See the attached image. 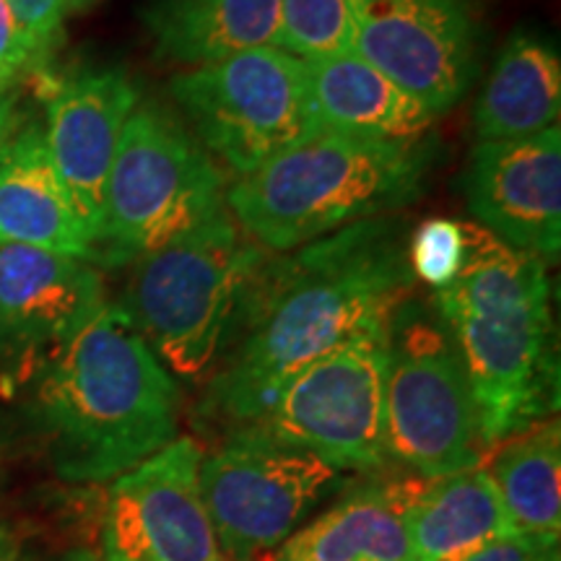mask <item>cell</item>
Returning <instances> with one entry per match:
<instances>
[{"mask_svg": "<svg viewBox=\"0 0 561 561\" xmlns=\"http://www.w3.org/2000/svg\"><path fill=\"white\" fill-rule=\"evenodd\" d=\"M409 240V224L390 214L289 252L263 250L242 280L203 413L248 426L301 369L382 325L416 284Z\"/></svg>", "mask_w": 561, "mask_h": 561, "instance_id": "6da1fadb", "label": "cell"}, {"mask_svg": "<svg viewBox=\"0 0 561 561\" xmlns=\"http://www.w3.org/2000/svg\"><path fill=\"white\" fill-rule=\"evenodd\" d=\"M32 377V426L60 479L115 481L178 439V380L117 305H104Z\"/></svg>", "mask_w": 561, "mask_h": 561, "instance_id": "7a4b0ae2", "label": "cell"}, {"mask_svg": "<svg viewBox=\"0 0 561 561\" xmlns=\"http://www.w3.org/2000/svg\"><path fill=\"white\" fill-rule=\"evenodd\" d=\"M462 231V268L432 301L466 362L491 453L557 405L551 280L543 261L479 224Z\"/></svg>", "mask_w": 561, "mask_h": 561, "instance_id": "3957f363", "label": "cell"}, {"mask_svg": "<svg viewBox=\"0 0 561 561\" xmlns=\"http://www.w3.org/2000/svg\"><path fill=\"white\" fill-rule=\"evenodd\" d=\"M437 164L432 138L377 140L314 130L248 178L224 206L265 252H289L421 198Z\"/></svg>", "mask_w": 561, "mask_h": 561, "instance_id": "277c9868", "label": "cell"}, {"mask_svg": "<svg viewBox=\"0 0 561 561\" xmlns=\"http://www.w3.org/2000/svg\"><path fill=\"white\" fill-rule=\"evenodd\" d=\"M261 252L224 206L138 257L117 307L167 369L195 380L221 354L242 280Z\"/></svg>", "mask_w": 561, "mask_h": 561, "instance_id": "5b68a950", "label": "cell"}, {"mask_svg": "<svg viewBox=\"0 0 561 561\" xmlns=\"http://www.w3.org/2000/svg\"><path fill=\"white\" fill-rule=\"evenodd\" d=\"M385 442L421 479L486 462L471 377L432 299L405 297L385 320Z\"/></svg>", "mask_w": 561, "mask_h": 561, "instance_id": "8992f818", "label": "cell"}, {"mask_svg": "<svg viewBox=\"0 0 561 561\" xmlns=\"http://www.w3.org/2000/svg\"><path fill=\"white\" fill-rule=\"evenodd\" d=\"M227 178L178 112L146 100L117 140L94 263L133 265L224 208Z\"/></svg>", "mask_w": 561, "mask_h": 561, "instance_id": "52a82bcc", "label": "cell"}, {"mask_svg": "<svg viewBox=\"0 0 561 561\" xmlns=\"http://www.w3.org/2000/svg\"><path fill=\"white\" fill-rule=\"evenodd\" d=\"M182 123L224 178H248L318 128L305 60L257 47L170 81Z\"/></svg>", "mask_w": 561, "mask_h": 561, "instance_id": "ba28073f", "label": "cell"}, {"mask_svg": "<svg viewBox=\"0 0 561 561\" xmlns=\"http://www.w3.org/2000/svg\"><path fill=\"white\" fill-rule=\"evenodd\" d=\"M248 426L318 455L335 471H380L390 460L385 442V322L301 369L280 388L271 409Z\"/></svg>", "mask_w": 561, "mask_h": 561, "instance_id": "9c48e42d", "label": "cell"}, {"mask_svg": "<svg viewBox=\"0 0 561 561\" xmlns=\"http://www.w3.org/2000/svg\"><path fill=\"white\" fill-rule=\"evenodd\" d=\"M339 473L318 455L234 430L201 458V496L216 541L231 561H261L299 530Z\"/></svg>", "mask_w": 561, "mask_h": 561, "instance_id": "30bf717a", "label": "cell"}, {"mask_svg": "<svg viewBox=\"0 0 561 561\" xmlns=\"http://www.w3.org/2000/svg\"><path fill=\"white\" fill-rule=\"evenodd\" d=\"M351 53L439 117L479 76L481 13L473 0H359Z\"/></svg>", "mask_w": 561, "mask_h": 561, "instance_id": "8fae6325", "label": "cell"}, {"mask_svg": "<svg viewBox=\"0 0 561 561\" xmlns=\"http://www.w3.org/2000/svg\"><path fill=\"white\" fill-rule=\"evenodd\" d=\"M201 447L178 437L112 481L104 561H224L201 496Z\"/></svg>", "mask_w": 561, "mask_h": 561, "instance_id": "7c38bea8", "label": "cell"}, {"mask_svg": "<svg viewBox=\"0 0 561 561\" xmlns=\"http://www.w3.org/2000/svg\"><path fill=\"white\" fill-rule=\"evenodd\" d=\"M104 301L100 271L81 257L0 244V369L26 380Z\"/></svg>", "mask_w": 561, "mask_h": 561, "instance_id": "4fadbf2b", "label": "cell"}, {"mask_svg": "<svg viewBox=\"0 0 561 561\" xmlns=\"http://www.w3.org/2000/svg\"><path fill=\"white\" fill-rule=\"evenodd\" d=\"M471 214L496 240L551 263L561 250V130L486 140L466 172Z\"/></svg>", "mask_w": 561, "mask_h": 561, "instance_id": "5bb4252c", "label": "cell"}, {"mask_svg": "<svg viewBox=\"0 0 561 561\" xmlns=\"http://www.w3.org/2000/svg\"><path fill=\"white\" fill-rule=\"evenodd\" d=\"M138 102L136 79L117 66L79 70L47 89V151L94 248L117 140Z\"/></svg>", "mask_w": 561, "mask_h": 561, "instance_id": "9a60e30c", "label": "cell"}, {"mask_svg": "<svg viewBox=\"0 0 561 561\" xmlns=\"http://www.w3.org/2000/svg\"><path fill=\"white\" fill-rule=\"evenodd\" d=\"M430 479L371 476L278 546L273 561H416L409 515Z\"/></svg>", "mask_w": 561, "mask_h": 561, "instance_id": "2e32d148", "label": "cell"}, {"mask_svg": "<svg viewBox=\"0 0 561 561\" xmlns=\"http://www.w3.org/2000/svg\"><path fill=\"white\" fill-rule=\"evenodd\" d=\"M0 244L94 263V244L60 185L39 123L21 125L0 140Z\"/></svg>", "mask_w": 561, "mask_h": 561, "instance_id": "e0dca14e", "label": "cell"}, {"mask_svg": "<svg viewBox=\"0 0 561 561\" xmlns=\"http://www.w3.org/2000/svg\"><path fill=\"white\" fill-rule=\"evenodd\" d=\"M280 0H149L140 24L153 58L203 68L257 47H276Z\"/></svg>", "mask_w": 561, "mask_h": 561, "instance_id": "ac0fdd59", "label": "cell"}, {"mask_svg": "<svg viewBox=\"0 0 561 561\" xmlns=\"http://www.w3.org/2000/svg\"><path fill=\"white\" fill-rule=\"evenodd\" d=\"M320 130L377 140H416L437 117L354 53L305 60Z\"/></svg>", "mask_w": 561, "mask_h": 561, "instance_id": "d6986e66", "label": "cell"}, {"mask_svg": "<svg viewBox=\"0 0 561 561\" xmlns=\"http://www.w3.org/2000/svg\"><path fill=\"white\" fill-rule=\"evenodd\" d=\"M561 60L549 42L517 32L496 55L479 102L473 128L479 144L536 136L559 125Z\"/></svg>", "mask_w": 561, "mask_h": 561, "instance_id": "ffe728a7", "label": "cell"}, {"mask_svg": "<svg viewBox=\"0 0 561 561\" xmlns=\"http://www.w3.org/2000/svg\"><path fill=\"white\" fill-rule=\"evenodd\" d=\"M416 561H466L517 533L483 466L430 479L409 515Z\"/></svg>", "mask_w": 561, "mask_h": 561, "instance_id": "44dd1931", "label": "cell"}, {"mask_svg": "<svg viewBox=\"0 0 561 561\" xmlns=\"http://www.w3.org/2000/svg\"><path fill=\"white\" fill-rule=\"evenodd\" d=\"M512 528L559 541L561 536V434L559 421L546 419L502 439L483 462Z\"/></svg>", "mask_w": 561, "mask_h": 561, "instance_id": "7402d4cb", "label": "cell"}, {"mask_svg": "<svg viewBox=\"0 0 561 561\" xmlns=\"http://www.w3.org/2000/svg\"><path fill=\"white\" fill-rule=\"evenodd\" d=\"M359 0H280L278 50L299 60L348 53Z\"/></svg>", "mask_w": 561, "mask_h": 561, "instance_id": "603a6c76", "label": "cell"}, {"mask_svg": "<svg viewBox=\"0 0 561 561\" xmlns=\"http://www.w3.org/2000/svg\"><path fill=\"white\" fill-rule=\"evenodd\" d=\"M466 257V231L462 221L430 219L409 240V263L413 276L432 286L434 291L445 289L458 276Z\"/></svg>", "mask_w": 561, "mask_h": 561, "instance_id": "cb8c5ba5", "label": "cell"}, {"mask_svg": "<svg viewBox=\"0 0 561 561\" xmlns=\"http://www.w3.org/2000/svg\"><path fill=\"white\" fill-rule=\"evenodd\" d=\"M16 21L21 37L32 53L34 68H42L53 58L62 39L66 0H5Z\"/></svg>", "mask_w": 561, "mask_h": 561, "instance_id": "d4e9b609", "label": "cell"}, {"mask_svg": "<svg viewBox=\"0 0 561 561\" xmlns=\"http://www.w3.org/2000/svg\"><path fill=\"white\" fill-rule=\"evenodd\" d=\"M466 561H559V541L528 536V533H510Z\"/></svg>", "mask_w": 561, "mask_h": 561, "instance_id": "484cf974", "label": "cell"}, {"mask_svg": "<svg viewBox=\"0 0 561 561\" xmlns=\"http://www.w3.org/2000/svg\"><path fill=\"white\" fill-rule=\"evenodd\" d=\"M32 53L26 39L21 37L16 21L5 0H0V89L11 87L21 70H32Z\"/></svg>", "mask_w": 561, "mask_h": 561, "instance_id": "4316f807", "label": "cell"}, {"mask_svg": "<svg viewBox=\"0 0 561 561\" xmlns=\"http://www.w3.org/2000/svg\"><path fill=\"white\" fill-rule=\"evenodd\" d=\"M19 128V112L16 96L9 89H0V140L9 138Z\"/></svg>", "mask_w": 561, "mask_h": 561, "instance_id": "83f0119b", "label": "cell"}, {"mask_svg": "<svg viewBox=\"0 0 561 561\" xmlns=\"http://www.w3.org/2000/svg\"><path fill=\"white\" fill-rule=\"evenodd\" d=\"M60 561H104V559H102V553H96L91 549H73V551H68Z\"/></svg>", "mask_w": 561, "mask_h": 561, "instance_id": "f1b7e54d", "label": "cell"}, {"mask_svg": "<svg viewBox=\"0 0 561 561\" xmlns=\"http://www.w3.org/2000/svg\"><path fill=\"white\" fill-rule=\"evenodd\" d=\"M0 561H13V541L3 525H0Z\"/></svg>", "mask_w": 561, "mask_h": 561, "instance_id": "f546056e", "label": "cell"}, {"mask_svg": "<svg viewBox=\"0 0 561 561\" xmlns=\"http://www.w3.org/2000/svg\"><path fill=\"white\" fill-rule=\"evenodd\" d=\"M96 3H100V0H66V11L68 13H81V11H87Z\"/></svg>", "mask_w": 561, "mask_h": 561, "instance_id": "4dcf8cb0", "label": "cell"}, {"mask_svg": "<svg viewBox=\"0 0 561 561\" xmlns=\"http://www.w3.org/2000/svg\"><path fill=\"white\" fill-rule=\"evenodd\" d=\"M5 89H9V87H5Z\"/></svg>", "mask_w": 561, "mask_h": 561, "instance_id": "1f68e13d", "label": "cell"}]
</instances>
